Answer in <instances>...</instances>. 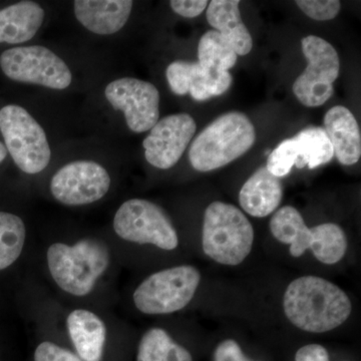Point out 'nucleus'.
<instances>
[{"label": "nucleus", "mask_w": 361, "mask_h": 361, "mask_svg": "<svg viewBox=\"0 0 361 361\" xmlns=\"http://www.w3.org/2000/svg\"><path fill=\"white\" fill-rule=\"evenodd\" d=\"M284 313L303 331L324 334L341 326L353 310L350 299L341 287L324 278L302 276L285 290Z\"/></svg>", "instance_id": "f257e3e1"}, {"label": "nucleus", "mask_w": 361, "mask_h": 361, "mask_svg": "<svg viewBox=\"0 0 361 361\" xmlns=\"http://www.w3.org/2000/svg\"><path fill=\"white\" fill-rule=\"evenodd\" d=\"M255 128L240 111H230L207 126L192 142L189 160L199 172L224 167L253 147Z\"/></svg>", "instance_id": "f03ea898"}, {"label": "nucleus", "mask_w": 361, "mask_h": 361, "mask_svg": "<svg viewBox=\"0 0 361 361\" xmlns=\"http://www.w3.org/2000/svg\"><path fill=\"white\" fill-rule=\"evenodd\" d=\"M47 266L54 282L66 293L85 296L94 290L99 278L110 264L108 246L96 239L75 245L54 243L47 253Z\"/></svg>", "instance_id": "7ed1b4c3"}, {"label": "nucleus", "mask_w": 361, "mask_h": 361, "mask_svg": "<svg viewBox=\"0 0 361 361\" xmlns=\"http://www.w3.org/2000/svg\"><path fill=\"white\" fill-rule=\"evenodd\" d=\"M270 230L274 238L290 245L291 256L298 258L307 249L324 264H336L348 251L345 233L336 223H324L308 228L302 216L292 206H284L273 215Z\"/></svg>", "instance_id": "20e7f679"}, {"label": "nucleus", "mask_w": 361, "mask_h": 361, "mask_svg": "<svg viewBox=\"0 0 361 361\" xmlns=\"http://www.w3.org/2000/svg\"><path fill=\"white\" fill-rule=\"evenodd\" d=\"M254 229L245 214L232 204L213 202L204 214L202 247L219 264H241L251 253Z\"/></svg>", "instance_id": "39448f33"}, {"label": "nucleus", "mask_w": 361, "mask_h": 361, "mask_svg": "<svg viewBox=\"0 0 361 361\" xmlns=\"http://www.w3.org/2000/svg\"><path fill=\"white\" fill-rule=\"evenodd\" d=\"M200 281V272L194 266H176L147 277L135 289L133 299L144 314H170L191 302Z\"/></svg>", "instance_id": "423d86ee"}, {"label": "nucleus", "mask_w": 361, "mask_h": 361, "mask_svg": "<svg viewBox=\"0 0 361 361\" xmlns=\"http://www.w3.org/2000/svg\"><path fill=\"white\" fill-rule=\"evenodd\" d=\"M0 130L14 163L26 174L49 166L51 152L44 129L25 109L9 104L0 110Z\"/></svg>", "instance_id": "0eeeda50"}, {"label": "nucleus", "mask_w": 361, "mask_h": 361, "mask_svg": "<svg viewBox=\"0 0 361 361\" xmlns=\"http://www.w3.org/2000/svg\"><path fill=\"white\" fill-rule=\"evenodd\" d=\"M114 230L132 243L152 244L166 251L179 245L177 231L165 211L144 199H130L121 205L114 218Z\"/></svg>", "instance_id": "6e6552de"}, {"label": "nucleus", "mask_w": 361, "mask_h": 361, "mask_svg": "<svg viewBox=\"0 0 361 361\" xmlns=\"http://www.w3.org/2000/svg\"><path fill=\"white\" fill-rule=\"evenodd\" d=\"M307 66L294 82V96L303 106L315 108L326 103L334 92L341 71V59L334 45L315 35L301 42Z\"/></svg>", "instance_id": "1a4fd4ad"}, {"label": "nucleus", "mask_w": 361, "mask_h": 361, "mask_svg": "<svg viewBox=\"0 0 361 361\" xmlns=\"http://www.w3.org/2000/svg\"><path fill=\"white\" fill-rule=\"evenodd\" d=\"M0 66L11 80L52 90H65L73 80L65 61L42 45L7 49L0 56Z\"/></svg>", "instance_id": "9d476101"}, {"label": "nucleus", "mask_w": 361, "mask_h": 361, "mask_svg": "<svg viewBox=\"0 0 361 361\" xmlns=\"http://www.w3.org/2000/svg\"><path fill=\"white\" fill-rule=\"evenodd\" d=\"M104 94L115 110L123 111L133 132H147L158 123L160 92L151 82L134 78H118L106 85Z\"/></svg>", "instance_id": "9b49d317"}, {"label": "nucleus", "mask_w": 361, "mask_h": 361, "mask_svg": "<svg viewBox=\"0 0 361 361\" xmlns=\"http://www.w3.org/2000/svg\"><path fill=\"white\" fill-rule=\"evenodd\" d=\"M334 157V148L324 129L308 127L280 142L268 157L266 168L271 174L282 178L291 172L293 166L312 170L329 163Z\"/></svg>", "instance_id": "f8f14e48"}, {"label": "nucleus", "mask_w": 361, "mask_h": 361, "mask_svg": "<svg viewBox=\"0 0 361 361\" xmlns=\"http://www.w3.org/2000/svg\"><path fill=\"white\" fill-rule=\"evenodd\" d=\"M111 187L108 171L92 161H75L59 169L51 180L56 200L66 206H82L101 200Z\"/></svg>", "instance_id": "ddd939ff"}, {"label": "nucleus", "mask_w": 361, "mask_h": 361, "mask_svg": "<svg viewBox=\"0 0 361 361\" xmlns=\"http://www.w3.org/2000/svg\"><path fill=\"white\" fill-rule=\"evenodd\" d=\"M196 130V122L187 114L171 115L158 121L142 142L146 160L161 170L174 167L193 139Z\"/></svg>", "instance_id": "4468645a"}, {"label": "nucleus", "mask_w": 361, "mask_h": 361, "mask_svg": "<svg viewBox=\"0 0 361 361\" xmlns=\"http://www.w3.org/2000/svg\"><path fill=\"white\" fill-rule=\"evenodd\" d=\"M166 77L174 94L178 96L190 94L198 102L221 96L232 84L229 71L207 70L198 61H176L168 66Z\"/></svg>", "instance_id": "2eb2a0df"}, {"label": "nucleus", "mask_w": 361, "mask_h": 361, "mask_svg": "<svg viewBox=\"0 0 361 361\" xmlns=\"http://www.w3.org/2000/svg\"><path fill=\"white\" fill-rule=\"evenodd\" d=\"M324 129L339 163L355 165L361 156L360 126L353 114L345 106L330 109L324 116Z\"/></svg>", "instance_id": "dca6fc26"}, {"label": "nucleus", "mask_w": 361, "mask_h": 361, "mask_svg": "<svg viewBox=\"0 0 361 361\" xmlns=\"http://www.w3.org/2000/svg\"><path fill=\"white\" fill-rule=\"evenodd\" d=\"M134 2L130 0H77L75 14L90 32L110 35L122 30L129 20Z\"/></svg>", "instance_id": "f3484780"}, {"label": "nucleus", "mask_w": 361, "mask_h": 361, "mask_svg": "<svg viewBox=\"0 0 361 361\" xmlns=\"http://www.w3.org/2000/svg\"><path fill=\"white\" fill-rule=\"evenodd\" d=\"M283 198L280 178L271 174L267 168H259L240 190L239 203L253 217H267L276 211Z\"/></svg>", "instance_id": "a211bd4d"}, {"label": "nucleus", "mask_w": 361, "mask_h": 361, "mask_svg": "<svg viewBox=\"0 0 361 361\" xmlns=\"http://www.w3.org/2000/svg\"><path fill=\"white\" fill-rule=\"evenodd\" d=\"M238 0L209 2L206 16L209 25L234 49L237 56H246L253 47L250 32L241 18Z\"/></svg>", "instance_id": "6ab92c4d"}, {"label": "nucleus", "mask_w": 361, "mask_h": 361, "mask_svg": "<svg viewBox=\"0 0 361 361\" xmlns=\"http://www.w3.org/2000/svg\"><path fill=\"white\" fill-rule=\"evenodd\" d=\"M66 324L80 358L85 361H101L106 339L103 320L89 310H77L68 316Z\"/></svg>", "instance_id": "aec40b11"}, {"label": "nucleus", "mask_w": 361, "mask_h": 361, "mask_svg": "<svg viewBox=\"0 0 361 361\" xmlns=\"http://www.w3.org/2000/svg\"><path fill=\"white\" fill-rule=\"evenodd\" d=\"M44 11L32 1H21L0 11V44L28 42L44 23Z\"/></svg>", "instance_id": "412c9836"}, {"label": "nucleus", "mask_w": 361, "mask_h": 361, "mask_svg": "<svg viewBox=\"0 0 361 361\" xmlns=\"http://www.w3.org/2000/svg\"><path fill=\"white\" fill-rule=\"evenodd\" d=\"M137 361H193V357L166 330L151 329L140 341Z\"/></svg>", "instance_id": "4be33fe9"}, {"label": "nucleus", "mask_w": 361, "mask_h": 361, "mask_svg": "<svg viewBox=\"0 0 361 361\" xmlns=\"http://www.w3.org/2000/svg\"><path fill=\"white\" fill-rule=\"evenodd\" d=\"M25 223L14 214L0 212V271L13 265L25 247Z\"/></svg>", "instance_id": "5701e85b"}, {"label": "nucleus", "mask_w": 361, "mask_h": 361, "mask_svg": "<svg viewBox=\"0 0 361 361\" xmlns=\"http://www.w3.org/2000/svg\"><path fill=\"white\" fill-rule=\"evenodd\" d=\"M198 63L207 70L229 71L236 65L237 54L219 32L209 30L198 44Z\"/></svg>", "instance_id": "b1692460"}, {"label": "nucleus", "mask_w": 361, "mask_h": 361, "mask_svg": "<svg viewBox=\"0 0 361 361\" xmlns=\"http://www.w3.org/2000/svg\"><path fill=\"white\" fill-rule=\"evenodd\" d=\"M295 4L308 18L318 21L334 20L341 8L338 0H297Z\"/></svg>", "instance_id": "393cba45"}, {"label": "nucleus", "mask_w": 361, "mask_h": 361, "mask_svg": "<svg viewBox=\"0 0 361 361\" xmlns=\"http://www.w3.org/2000/svg\"><path fill=\"white\" fill-rule=\"evenodd\" d=\"M35 361H82L70 350L61 348L52 342L44 341L37 346Z\"/></svg>", "instance_id": "a878e982"}, {"label": "nucleus", "mask_w": 361, "mask_h": 361, "mask_svg": "<svg viewBox=\"0 0 361 361\" xmlns=\"http://www.w3.org/2000/svg\"><path fill=\"white\" fill-rule=\"evenodd\" d=\"M213 361H252L249 360L236 341L226 339L214 351Z\"/></svg>", "instance_id": "bb28decb"}, {"label": "nucleus", "mask_w": 361, "mask_h": 361, "mask_svg": "<svg viewBox=\"0 0 361 361\" xmlns=\"http://www.w3.org/2000/svg\"><path fill=\"white\" fill-rule=\"evenodd\" d=\"M208 4L207 0H172L170 2L173 11L186 18H194L200 16Z\"/></svg>", "instance_id": "cd10ccee"}, {"label": "nucleus", "mask_w": 361, "mask_h": 361, "mask_svg": "<svg viewBox=\"0 0 361 361\" xmlns=\"http://www.w3.org/2000/svg\"><path fill=\"white\" fill-rule=\"evenodd\" d=\"M295 361H330L329 353L320 344H307L296 353Z\"/></svg>", "instance_id": "c85d7f7f"}, {"label": "nucleus", "mask_w": 361, "mask_h": 361, "mask_svg": "<svg viewBox=\"0 0 361 361\" xmlns=\"http://www.w3.org/2000/svg\"><path fill=\"white\" fill-rule=\"evenodd\" d=\"M7 156V149L6 146L0 142V163L4 161V159L6 158Z\"/></svg>", "instance_id": "c756f323"}]
</instances>
